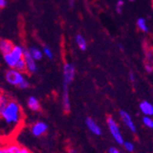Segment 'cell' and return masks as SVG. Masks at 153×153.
Segmentation results:
<instances>
[{
  "mask_svg": "<svg viewBox=\"0 0 153 153\" xmlns=\"http://www.w3.org/2000/svg\"><path fill=\"white\" fill-rule=\"evenodd\" d=\"M24 113L20 105L14 99H11L6 94L0 98V122L5 127L6 132L16 131L23 123Z\"/></svg>",
  "mask_w": 153,
  "mask_h": 153,
  "instance_id": "6da1fadb",
  "label": "cell"
},
{
  "mask_svg": "<svg viewBox=\"0 0 153 153\" xmlns=\"http://www.w3.org/2000/svg\"><path fill=\"white\" fill-rule=\"evenodd\" d=\"M24 51L25 49L22 48L21 46H19V45H15L13 47L12 51L5 55L4 56V61L5 62L7 63V65L9 67V68H14L16 65V63L23 58L24 56Z\"/></svg>",
  "mask_w": 153,
  "mask_h": 153,
  "instance_id": "7a4b0ae2",
  "label": "cell"
},
{
  "mask_svg": "<svg viewBox=\"0 0 153 153\" xmlns=\"http://www.w3.org/2000/svg\"><path fill=\"white\" fill-rule=\"evenodd\" d=\"M106 123H107L108 129H109L111 135H112V137H114V140H116V142L119 145H122L125 140H124L123 135L120 131V128L118 126V123L112 117H107Z\"/></svg>",
  "mask_w": 153,
  "mask_h": 153,
  "instance_id": "3957f363",
  "label": "cell"
},
{
  "mask_svg": "<svg viewBox=\"0 0 153 153\" xmlns=\"http://www.w3.org/2000/svg\"><path fill=\"white\" fill-rule=\"evenodd\" d=\"M5 76L7 82L13 86H19L20 83L26 79L23 73H20L13 68H9V70L7 71Z\"/></svg>",
  "mask_w": 153,
  "mask_h": 153,
  "instance_id": "277c9868",
  "label": "cell"
},
{
  "mask_svg": "<svg viewBox=\"0 0 153 153\" xmlns=\"http://www.w3.org/2000/svg\"><path fill=\"white\" fill-rule=\"evenodd\" d=\"M21 146L15 140H5L0 145V153H20Z\"/></svg>",
  "mask_w": 153,
  "mask_h": 153,
  "instance_id": "5b68a950",
  "label": "cell"
},
{
  "mask_svg": "<svg viewBox=\"0 0 153 153\" xmlns=\"http://www.w3.org/2000/svg\"><path fill=\"white\" fill-rule=\"evenodd\" d=\"M75 66L73 63L66 62L63 66V85H69L75 77Z\"/></svg>",
  "mask_w": 153,
  "mask_h": 153,
  "instance_id": "8992f818",
  "label": "cell"
},
{
  "mask_svg": "<svg viewBox=\"0 0 153 153\" xmlns=\"http://www.w3.org/2000/svg\"><path fill=\"white\" fill-rule=\"evenodd\" d=\"M47 131H48V125L42 121L35 122L30 128V132L35 137L43 136L46 134Z\"/></svg>",
  "mask_w": 153,
  "mask_h": 153,
  "instance_id": "52a82bcc",
  "label": "cell"
},
{
  "mask_svg": "<svg viewBox=\"0 0 153 153\" xmlns=\"http://www.w3.org/2000/svg\"><path fill=\"white\" fill-rule=\"evenodd\" d=\"M24 61L26 63V68H27V73H30V74H34L37 72L38 70V66L36 63V61L30 56V54L29 52L27 50L24 51Z\"/></svg>",
  "mask_w": 153,
  "mask_h": 153,
  "instance_id": "ba28073f",
  "label": "cell"
},
{
  "mask_svg": "<svg viewBox=\"0 0 153 153\" xmlns=\"http://www.w3.org/2000/svg\"><path fill=\"white\" fill-rule=\"evenodd\" d=\"M119 117L122 120V122L124 123V125H126L128 127V128L133 132V133H136L137 131V128H136V125L131 117V116L127 112V111L125 110H120L119 111Z\"/></svg>",
  "mask_w": 153,
  "mask_h": 153,
  "instance_id": "9c48e42d",
  "label": "cell"
},
{
  "mask_svg": "<svg viewBox=\"0 0 153 153\" xmlns=\"http://www.w3.org/2000/svg\"><path fill=\"white\" fill-rule=\"evenodd\" d=\"M62 107L65 113H69L71 110L70 95H69V85H63L62 89Z\"/></svg>",
  "mask_w": 153,
  "mask_h": 153,
  "instance_id": "30bf717a",
  "label": "cell"
},
{
  "mask_svg": "<svg viewBox=\"0 0 153 153\" xmlns=\"http://www.w3.org/2000/svg\"><path fill=\"white\" fill-rule=\"evenodd\" d=\"M85 124H86L87 128L94 135H95V136H100L102 134V129H101L100 126L92 117H87L86 120H85Z\"/></svg>",
  "mask_w": 153,
  "mask_h": 153,
  "instance_id": "8fae6325",
  "label": "cell"
},
{
  "mask_svg": "<svg viewBox=\"0 0 153 153\" xmlns=\"http://www.w3.org/2000/svg\"><path fill=\"white\" fill-rule=\"evenodd\" d=\"M140 110L144 116L152 117V115H153V105L149 101H142L140 104Z\"/></svg>",
  "mask_w": 153,
  "mask_h": 153,
  "instance_id": "7c38bea8",
  "label": "cell"
},
{
  "mask_svg": "<svg viewBox=\"0 0 153 153\" xmlns=\"http://www.w3.org/2000/svg\"><path fill=\"white\" fill-rule=\"evenodd\" d=\"M15 46L13 44L12 41L8 39H1L0 40V51L3 55L10 52L13 49V47Z\"/></svg>",
  "mask_w": 153,
  "mask_h": 153,
  "instance_id": "4fadbf2b",
  "label": "cell"
},
{
  "mask_svg": "<svg viewBox=\"0 0 153 153\" xmlns=\"http://www.w3.org/2000/svg\"><path fill=\"white\" fill-rule=\"evenodd\" d=\"M27 106L31 111H34V112H38V111L40 110V103L39 101V99L35 96H30L29 99H27Z\"/></svg>",
  "mask_w": 153,
  "mask_h": 153,
  "instance_id": "5bb4252c",
  "label": "cell"
},
{
  "mask_svg": "<svg viewBox=\"0 0 153 153\" xmlns=\"http://www.w3.org/2000/svg\"><path fill=\"white\" fill-rule=\"evenodd\" d=\"M30 54V56L37 62V61H40L43 57V52H42V50H40L37 47H32L30 49L27 50Z\"/></svg>",
  "mask_w": 153,
  "mask_h": 153,
  "instance_id": "9a60e30c",
  "label": "cell"
},
{
  "mask_svg": "<svg viewBox=\"0 0 153 153\" xmlns=\"http://www.w3.org/2000/svg\"><path fill=\"white\" fill-rule=\"evenodd\" d=\"M75 42H76L78 48L81 51H85L87 49V41H86L85 38L83 37L82 35H81V34L76 35V37H75Z\"/></svg>",
  "mask_w": 153,
  "mask_h": 153,
  "instance_id": "2e32d148",
  "label": "cell"
},
{
  "mask_svg": "<svg viewBox=\"0 0 153 153\" xmlns=\"http://www.w3.org/2000/svg\"><path fill=\"white\" fill-rule=\"evenodd\" d=\"M137 26L138 27V30L144 33H148L149 31V27L148 26L147 20L144 18H140L137 20Z\"/></svg>",
  "mask_w": 153,
  "mask_h": 153,
  "instance_id": "e0dca14e",
  "label": "cell"
},
{
  "mask_svg": "<svg viewBox=\"0 0 153 153\" xmlns=\"http://www.w3.org/2000/svg\"><path fill=\"white\" fill-rule=\"evenodd\" d=\"M13 69H15V70L20 72V73H27V68H26V63H25V61H24V58L20 59L15 65Z\"/></svg>",
  "mask_w": 153,
  "mask_h": 153,
  "instance_id": "ac0fdd59",
  "label": "cell"
},
{
  "mask_svg": "<svg viewBox=\"0 0 153 153\" xmlns=\"http://www.w3.org/2000/svg\"><path fill=\"white\" fill-rule=\"evenodd\" d=\"M142 122H143L145 127H147L149 128H153V119L151 118V117L144 116L143 118H142Z\"/></svg>",
  "mask_w": 153,
  "mask_h": 153,
  "instance_id": "d6986e66",
  "label": "cell"
},
{
  "mask_svg": "<svg viewBox=\"0 0 153 153\" xmlns=\"http://www.w3.org/2000/svg\"><path fill=\"white\" fill-rule=\"evenodd\" d=\"M122 145L124 146L125 149H126L129 153H132V152L135 151V145L130 141H124Z\"/></svg>",
  "mask_w": 153,
  "mask_h": 153,
  "instance_id": "ffe728a7",
  "label": "cell"
},
{
  "mask_svg": "<svg viewBox=\"0 0 153 153\" xmlns=\"http://www.w3.org/2000/svg\"><path fill=\"white\" fill-rule=\"evenodd\" d=\"M42 52H43V55H45V56L48 59H50V60H52L53 59V56H54V55H53V51L49 47H47V46L43 47Z\"/></svg>",
  "mask_w": 153,
  "mask_h": 153,
  "instance_id": "44dd1931",
  "label": "cell"
},
{
  "mask_svg": "<svg viewBox=\"0 0 153 153\" xmlns=\"http://www.w3.org/2000/svg\"><path fill=\"white\" fill-rule=\"evenodd\" d=\"M145 59H146V62H153V52H152V49L147 50L146 53H145Z\"/></svg>",
  "mask_w": 153,
  "mask_h": 153,
  "instance_id": "7402d4cb",
  "label": "cell"
},
{
  "mask_svg": "<svg viewBox=\"0 0 153 153\" xmlns=\"http://www.w3.org/2000/svg\"><path fill=\"white\" fill-rule=\"evenodd\" d=\"M124 0H118L116 4V10L118 14H121L122 13V8L124 7Z\"/></svg>",
  "mask_w": 153,
  "mask_h": 153,
  "instance_id": "603a6c76",
  "label": "cell"
},
{
  "mask_svg": "<svg viewBox=\"0 0 153 153\" xmlns=\"http://www.w3.org/2000/svg\"><path fill=\"white\" fill-rule=\"evenodd\" d=\"M145 70L148 74H152L153 73V63L150 62H145Z\"/></svg>",
  "mask_w": 153,
  "mask_h": 153,
  "instance_id": "cb8c5ba5",
  "label": "cell"
},
{
  "mask_svg": "<svg viewBox=\"0 0 153 153\" xmlns=\"http://www.w3.org/2000/svg\"><path fill=\"white\" fill-rule=\"evenodd\" d=\"M30 82H29V81H27V79H25L21 83H20V85H19V88L20 89H27V88H29L30 87Z\"/></svg>",
  "mask_w": 153,
  "mask_h": 153,
  "instance_id": "d4e9b609",
  "label": "cell"
},
{
  "mask_svg": "<svg viewBox=\"0 0 153 153\" xmlns=\"http://www.w3.org/2000/svg\"><path fill=\"white\" fill-rule=\"evenodd\" d=\"M108 153H121V151L115 147H111L108 149Z\"/></svg>",
  "mask_w": 153,
  "mask_h": 153,
  "instance_id": "484cf974",
  "label": "cell"
},
{
  "mask_svg": "<svg viewBox=\"0 0 153 153\" xmlns=\"http://www.w3.org/2000/svg\"><path fill=\"white\" fill-rule=\"evenodd\" d=\"M7 6V0H0V9L5 8Z\"/></svg>",
  "mask_w": 153,
  "mask_h": 153,
  "instance_id": "4316f807",
  "label": "cell"
},
{
  "mask_svg": "<svg viewBox=\"0 0 153 153\" xmlns=\"http://www.w3.org/2000/svg\"><path fill=\"white\" fill-rule=\"evenodd\" d=\"M20 153H32V152H31L29 149H27V148H25V147H22V148H21Z\"/></svg>",
  "mask_w": 153,
  "mask_h": 153,
  "instance_id": "83f0119b",
  "label": "cell"
},
{
  "mask_svg": "<svg viewBox=\"0 0 153 153\" xmlns=\"http://www.w3.org/2000/svg\"><path fill=\"white\" fill-rule=\"evenodd\" d=\"M129 79H130V81H131L132 82H134L136 81V77H135V74H134L133 73H130V74H129Z\"/></svg>",
  "mask_w": 153,
  "mask_h": 153,
  "instance_id": "f1b7e54d",
  "label": "cell"
},
{
  "mask_svg": "<svg viewBox=\"0 0 153 153\" xmlns=\"http://www.w3.org/2000/svg\"><path fill=\"white\" fill-rule=\"evenodd\" d=\"M68 153H77V150L75 149H70L68 150Z\"/></svg>",
  "mask_w": 153,
  "mask_h": 153,
  "instance_id": "f546056e",
  "label": "cell"
},
{
  "mask_svg": "<svg viewBox=\"0 0 153 153\" xmlns=\"http://www.w3.org/2000/svg\"><path fill=\"white\" fill-rule=\"evenodd\" d=\"M69 5L71 7H73L74 6V0H69Z\"/></svg>",
  "mask_w": 153,
  "mask_h": 153,
  "instance_id": "4dcf8cb0",
  "label": "cell"
},
{
  "mask_svg": "<svg viewBox=\"0 0 153 153\" xmlns=\"http://www.w3.org/2000/svg\"><path fill=\"white\" fill-rule=\"evenodd\" d=\"M4 141V140H3V137H2V136L1 135H0V145H1L2 144V142Z\"/></svg>",
  "mask_w": 153,
  "mask_h": 153,
  "instance_id": "1f68e13d",
  "label": "cell"
},
{
  "mask_svg": "<svg viewBox=\"0 0 153 153\" xmlns=\"http://www.w3.org/2000/svg\"><path fill=\"white\" fill-rule=\"evenodd\" d=\"M4 94H3V92H2V90L1 89H0V98H1V96L3 95Z\"/></svg>",
  "mask_w": 153,
  "mask_h": 153,
  "instance_id": "d6a6232c",
  "label": "cell"
},
{
  "mask_svg": "<svg viewBox=\"0 0 153 153\" xmlns=\"http://www.w3.org/2000/svg\"><path fill=\"white\" fill-rule=\"evenodd\" d=\"M118 47H119V48H120V49H121V51H124V48H123V47H122V46H121V45H120V44H119V45H118Z\"/></svg>",
  "mask_w": 153,
  "mask_h": 153,
  "instance_id": "836d02e7",
  "label": "cell"
},
{
  "mask_svg": "<svg viewBox=\"0 0 153 153\" xmlns=\"http://www.w3.org/2000/svg\"><path fill=\"white\" fill-rule=\"evenodd\" d=\"M128 1H130V2H133V1H135V0H128Z\"/></svg>",
  "mask_w": 153,
  "mask_h": 153,
  "instance_id": "e575fe53",
  "label": "cell"
}]
</instances>
